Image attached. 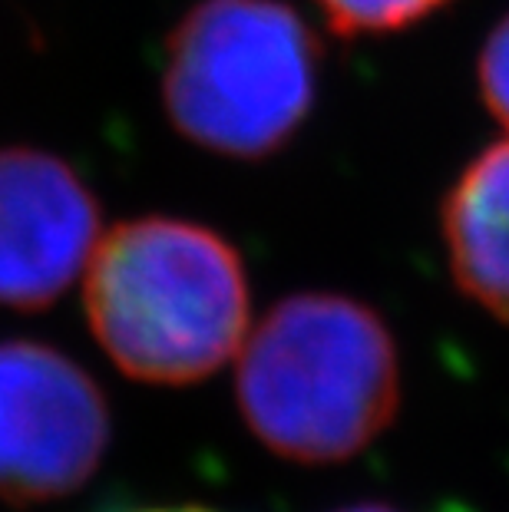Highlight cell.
Returning <instances> with one entry per match:
<instances>
[{"label":"cell","mask_w":509,"mask_h":512,"mask_svg":"<svg viewBox=\"0 0 509 512\" xmlns=\"http://www.w3.org/2000/svg\"><path fill=\"white\" fill-rule=\"evenodd\" d=\"M248 430L291 463H341L391 427L400 357L381 314L344 294H291L238 357Z\"/></svg>","instance_id":"6da1fadb"},{"label":"cell","mask_w":509,"mask_h":512,"mask_svg":"<svg viewBox=\"0 0 509 512\" xmlns=\"http://www.w3.org/2000/svg\"><path fill=\"white\" fill-rule=\"evenodd\" d=\"M86 318L123 374L146 384H196L245 341L242 258L196 222L162 215L123 222L90 258Z\"/></svg>","instance_id":"7a4b0ae2"},{"label":"cell","mask_w":509,"mask_h":512,"mask_svg":"<svg viewBox=\"0 0 509 512\" xmlns=\"http://www.w3.org/2000/svg\"><path fill=\"white\" fill-rule=\"evenodd\" d=\"M318 73V40L288 4L199 0L169 34L162 103L199 149L262 159L308 119Z\"/></svg>","instance_id":"3957f363"},{"label":"cell","mask_w":509,"mask_h":512,"mask_svg":"<svg viewBox=\"0 0 509 512\" xmlns=\"http://www.w3.org/2000/svg\"><path fill=\"white\" fill-rule=\"evenodd\" d=\"M110 446L100 384L37 341H0V499L50 503L90 479Z\"/></svg>","instance_id":"277c9868"},{"label":"cell","mask_w":509,"mask_h":512,"mask_svg":"<svg viewBox=\"0 0 509 512\" xmlns=\"http://www.w3.org/2000/svg\"><path fill=\"white\" fill-rule=\"evenodd\" d=\"M100 205L67 162L0 149V308H47L90 268Z\"/></svg>","instance_id":"5b68a950"},{"label":"cell","mask_w":509,"mask_h":512,"mask_svg":"<svg viewBox=\"0 0 509 512\" xmlns=\"http://www.w3.org/2000/svg\"><path fill=\"white\" fill-rule=\"evenodd\" d=\"M443 245L460 291L509 324V139L483 149L453 182Z\"/></svg>","instance_id":"8992f818"},{"label":"cell","mask_w":509,"mask_h":512,"mask_svg":"<svg viewBox=\"0 0 509 512\" xmlns=\"http://www.w3.org/2000/svg\"><path fill=\"white\" fill-rule=\"evenodd\" d=\"M450 0H314L328 27L341 37L394 34L430 17Z\"/></svg>","instance_id":"52a82bcc"},{"label":"cell","mask_w":509,"mask_h":512,"mask_svg":"<svg viewBox=\"0 0 509 512\" xmlns=\"http://www.w3.org/2000/svg\"><path fill=\"white\" fill-rule=\"evenodd\" d=\"M476 76H480V93L486 110L509 129V17H503L493 27V34L486 37Z\"/></svg>","instance_id":"ba28073f"},{"label":"cell","mask_w":509,"mask_h":512,"mask_svg":"<svg viewBox=\"0 0 509 512\" xmlns=\"http://www.w3.org/2000/svg\"><path fill=\"white\" fill-rule=\"evenodd\" d=\"M338 512H397L384 503H357V506H348V509H338Z\"/></svg>","instance_id":"9c48e42d"},{"label":"cell","mask_w":509,"mask_h":512,"mask_svg":"<svg viewBox=\"0 0 509 512\" xmlns=\"http://www.w3.org/2000/svg\"><path fill=\"white\" fill-rule=\"evenodd\" d=\"M129 512H212L202 506H176V509H129Z\"/></svg>","instance_id":"30bf717a"}]
</instances>
